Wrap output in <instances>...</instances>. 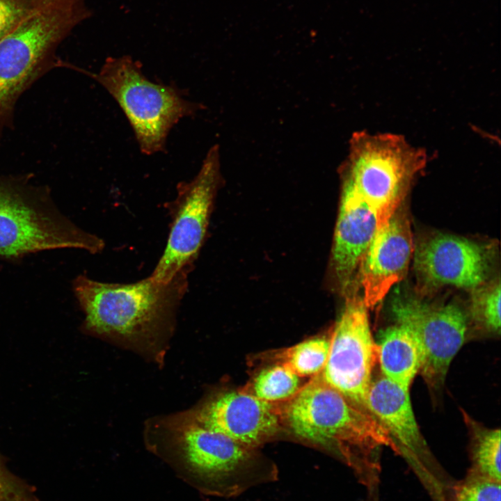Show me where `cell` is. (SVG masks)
<instances>
[{
    "instance_id": "cell-1",
    "label": "cell",
    "mask_w": 501,
    "mask_h": 501,
    "mask_svg": "<svg viewBox=\"0 0 501 501\" xmlns=\"http://www.w3.org/2000/svg\"><path fill=\"white\" fill-rule=\"evenodd\" d=\"M281 408L283 424L298 438L337 451L369 483L378 475L379 451L398 453L382 424L326 384L319 374L301 387Z\"/></svg>"
},
{
    "instance_id": "cell-2",
    "label": "cell",
    "mask_w": 501,
    "mask_h": 501,
    "mask_svg": "<svg viewBox=\"0 0 501 501\" xmlns=\"http://www.w3.org/2000/svg\"><path fill=\"white\" fill-rule=\"evenodd\" d=\"M90 15L85 0H49L0 40V130L22 94L57 65L61 42Z\"/></svg>"
},
{
    "instance_id": "cell-3",
    "label": "cell",
    "mask_w": 501,
    "mask_h": 501,
    "mask_svg": "<svg viewBox=\"0 0 501 501\" xmlns=\"http://www.w3.org/2000/svg\"><path fill=\"white\" fill-rule=\"evenodd\" d=\"M104 247L102 239L59 210L49 189L33 184L28 177L0 175V258L17 260L61 248L97 253Z\"/></svg>"
},
{
    "instance_id": "cell-4",
    "label": "cell",
    "mask_w": 501,
    "mask_h": 501,
    "mask_svg": "<svg viewBox=\"0 0 501 501\" xmlns=\"http://www.w3.org/2000/svg\"><path fill=\"white\" fill-rule=\"evenodd\" d=\"M189 273L167 283L151 276L132 283H109L79 275L72 289L85 314L84 328L126 337L143 335L163 325L185 294Z\"/></svg>"
},
{
    "instance_id": "cell-5",
    "label": "cell",
    "mask_w": 501,
    "mask_h": 501,
    "mask_svg": "<svg viewBox=\"0 0 501 501\" xmlns=\"http://www.w3.org/2000/svg\"><path fill=\"white\" fill-rule=\"evenodd\" d=\"M80 71L95 79L115 99L145 154L165 150L173 126L201 107L184 98L174 86L150 81L143 74L140 63L129 56L107 58L97 74Z\"/></svg>"
},
{
    "instance_id": "cell-6",
    "label": "cell",
    "mask_w": 501,
    "mask_h": 501,
    "mask_svg": "<svg viewBox=\"0 0 501 501\" xmlns=\"http://www.w3.org/2000/svg\"><path fill=\"white\" fill-rule=\"evenodd\" d=\"M174 456L178 475L209 495L234 497L278 479L276 468L257 462L253 449L194 421L182 429Z\"/></svg>"
},
{
    "instance_id": "cell-7",
    "label": "cell",
    "mask_w": 501,
    "mask_h": 501,
    "mask_svg": "<svg viewBox=\"0 0 501 501\" xmlns=\"http://www.w3.org/2000/svg\"><path fill=\"white\" fill-rule=\"evenodd\" d=\"M427 154L401 136L356 133L351 141L344 182L374 211L379 229L400 207Z\"/></svg>"
},
{
    "instance_id": "cell-8",
    "label": "cell",
    "mask_w": 501,
    "mask_h": 501,
    "mask_svg": "<svg viewBox=\"0 0 501 501\" xmlns=\"http://www.w3.org/2000/svg\"><path fill=\"white\" fill-rule=\"evenodd\" d=\"M220 180L218 150L214 146L195 177L177 185L168 241L152 278L167 283L190 273L205 238Z\"/></svg>"
},
{
    "instance_id": "cell-9",
    "label": "cell",
    "mask_w": 501,
    "mask_h": 501,
    "mask_svg": "<svg viewBox=\"0 0 501 501\" xmlns=\"http://www.w3.org/2000/svg\"><path fill=\"white\" fill-rule=\"evenodd\" d=\"M397 324L415 336L422 354L420 373L434 399L443 390L453 358L467 339L468 319L454 303H436L399 296L391 303Z\"/></svg>"
},
{
    "instance_id": "cell-10",
    "label": "cell",
    "mask_w": 501,
    "mask_h": 501,
    "mask_svg": "<svg viewBox=\"0 0 501 501\" xmlns=\"http://www.w3.org/2000/svg\"><path fill=\"white\" fill-rule=\"evenodd\" d=\"M367 309L363 297L356 293L346 296L330 336L326 363L318 374L329 386L367 410L372 374L378 360Z\"/></svg>"
},
{
    "instance_id": "cell-11",
    "label": "cell",
    "mask_w": 501,
    "mask_h": 501,
    "mask_svg": "<svg viewBox=\"0 0 501 501\" xmlns=\"http://www.w3.org/2000/svg\"><path fill=\"white\" fill-rule=\"evenodd\" d=\"M413 256L418 283L427 290L452 286L472 291L484 284L491 263L484 244L445 234L422 240Z\"/></svg>"
},
{
    "instance_id": "cell-12",
    "label": "cell",
    "mask_w": 501,
    "mask_h": 501,
    "mask_svg": "<svg viewBox=\"0 0 501 501\" xmlns=\"http://www.w3.org/2000/svg\"><path fill=\"white\" fill-rule=\"evenodd\" d=\"M193 421L253 450L276 435L283 424L277 403L243 391L218 395L196 413Z\"/></svg>"
},
{
    "instance_id": "cell-13",
    "label": "cell",
    "mask_w": 501,
    "mask_h": 501,
    "mask_svg": "<svg viewBox=\"0 0 501 501\" xmlns=\"http://www.w3.org/2000/svg\"><path fill=\"white\" fill-rule=\"evenodd\" d=\"M414 247L409 219L400 207L376 230L362 265L360 283L367 308L375 307L404 278Z\"/></svg>"
},
{
    "instance_id": "cell-14",
    "label": "cell",
    "mask_w": 501,
    "mask_h": 501,
    "mask_svg": "<svg viewBox=\"0 0 501 501\" xmlns=\"http://www.w3.org/2000/svg\"><path fill=\"white\" fill-rule=\"evenodd\" d=\"M378 228L374 211L344 182L332 264L340 291L345 296L355 294L365 255Z\"/></svg>"
},
{
    "instance_id": "cell-15",
    "label": "cell",
    "mask_w": 501,
    "mask_h": 501,
    "mask_svg": "<svg viewBox=\"0 0 501 501\" xmlns=\"http://www.w3.org/2000/svg\"><path fill=\"white\" fill-rule=\"evenodd\" d=\"M367 408L382 424L395 444L398 453L413 466H420L430 458L411 402L409 390L384 376L372 381Z\"/></svg>"
},
{
    "instance_id": "cell-16",
    "label": "cell",
    "mask_w": 501,
    "mask_h": 501,
    "mask_svg": "<svg viewBox=\"0 0 501 501\" xmlns=\"http://www.w3.org/2000/svg\"><path fill=\"white\" fill-rule=\"evenodd\" d=\"M376 345L383 376L409 390L422 360L415 336L407 327L397 324L380 333Z\"/></svg>"
},
{
    "instance_id": "cell-17",
    "label": "cell",
    "mask_w": 501,
    "mask_h": 501,
    "mask_svg": "<svg viewBox=\"0 0 501 501\" xmlns=\"http://www.w3.org/2000/svg\"><path fill=\"white\" fill-rule=\"evenodd\" d=\"M470 434V473L501 482L500 430L487 428L465 415Z\"/></svg>"
},
{
    "instance_id": "cell-18",
    "label": "cell",
    "mask_w": 501,
    "mask_h": 501,
    "mask_svg": "<svg viewBox=\"0 0 501 501\" xmlns=\"http://www.w3.org/2000/svg\"><path fill=\"white\" fill-rule=\"evenodd\" d=\"M299 389V376L285 365L276 363L257 372L241 391L264 401L278 403L288 400Z\"/></svg>"
},
{
    "instance_id": "cell-19",
    "label": "cell",
    "mask_w": 501,
    "mask_h": 501,
    "mask_svg": "<svg viewBox=\"0 0 501 501\" xmlns=\"http://www.w3.org/2000/svg\"><path fill=\"white\" fill-rule=\"evenodd\" d=\"M330 343V337L311 338L278 351L274 358L299 377L314 376L321 372L326 363Z\"/></svg>"
},
{
    "instance_id": "cell-20",
    "label": "cell",
    "mask_w": 501,
    "mask_h": 501,
    "mask_svg": "<svg viewBox=\"0 0 501 501\" xmlns=\"http://www.w3.org/2000/svg\"><path fill=\"white\" fill-rule=\"evenodd\" d=\"M470 319L482 334L497 336L500 333V283L493 281L472 291Z\"/></svg>"
},
{
    "instance_id": "cell-21",
    "label": "cell",
    "mask_w": 501,
    "mask_h": 501,
    "mask_svg": "<svg viewBox=\"0 0 501 501\" xmlns=\"http://www.w3.org/2000/svg\"><path fill=\"white\" fill-rule=\"evenodd\" d=\"M500 482L468 472L454 486L451 501H500Z\"/></svg>"
},
{
    "instance_id": "cell-22",
    "label": "cell",
    "mask_w": 501,
    "mask_h": 501,
    "mask_svg": "<svg viewBox=\"0 0 501 501\" xmlns=\"http://www.w3.org/2000/svg\"><path fill=\"white\" fill-rule=\"evenodd\" d=\"M49 0H0V40Z\"/></svg>"
},
{
    "instance_id": "cell-23",
    "label": "cell",
    "mask_w": 501,
    "mask_h": 501,
    "mask_svg": "<svg viewBox=\"0 0 501 501\" xmlns=\"http://www.w3.org/2000/svg\"><path fill=\"white\" fill-rule=\"evenodd\" d=\"M0 501H40L32 486L8 470L1 454Z\"/></svg>"
}]
</instances>
